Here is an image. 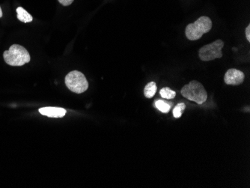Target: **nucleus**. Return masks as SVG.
<instances>
[{
	"mask_svg": "<svg viewBox=\"0 0 250 188\" xmlns=\"http://www.w3.org/2000/svg\"><path fill=\"white\" fill-rule=\"evenodd\" d=\"M3 58L6 64L14 67L24 65L31 60L29 52L19 44H13L10 47L9 50L4 52Z\"/></svg>",
	"mask_w": 250,
	"mask_h": 188,
	"instance_id": "f257e3e1",
	"label": "nucleus"
},
{
	"mask_svg": "<svg viewBox=\"0 0 250 188\" xmlns=\"http://www.w3.org/2000/svg\"><path fill=\"white\" fill-rule=\"evenodd\" d=\"M212 28V21L210 18L202 16L194 23L188 25L185 29L186 37L190 41L200 39L204 34L210 32Z\"/></svg>",
	"mask_w": 250,
	"mask_h": 188,
	"instance_id": "f03ea898",
	"label": "nucleus"
},
{
	"mask_svg": "<svg viewBox=\"0 0 250 188\" xmlns=\"http://www.w3.org/2000/svg\"><path fill=\"white\" fill-rule=\"evenodd\" d=\"M181 95L188 100L196 102L198 104H202L207 101L208 93L206 88L201 83L192 81L181 88Z\"/></svg>",
	"mask_w": 250,
	"mask_h": 188,
	"instance_id": "7ed1b4c3",
	"label": "nucleus"
},
{
	"mask_svg": "<svg viewBox=\"0 0 250 188\" xmlns=\"http://www.w3.org/2000/svg\"><path fill=\"white\" fill-rule=\"evenodd\" d=\"M66 86L74 93L81 94L88 89V83L85 75L81 71H73L65 77Z\"/></svg>",
	"mask_w": 250,
	"mask_h": 188,
	"instance_id": "20e7f679",
	"label": "nucleus"
},
{
	"mask_svg": "<svg viewBox=\"0 0 250 188\" xmlns=\"http://www.w3.org/2000/svg\"><path fill=\"white\" fill-rule=\"evenodd\" d=\"M224 47V42L222 40L215 41L213 43L205 45L199 50V58L202 61L208 62L223 57L222 49Z\"/></svg>",
	"mask_w": 250,
	"mask_h": 188,
	"instance_id": "39448f33",
	"label": "nucleus"
},
{
	"mask_svg": "<svg viewBox=\"0 0 250 188\" xmlns=\"http://www.w3.org/2000/svg\"><path fill=\"white\" fill-rule=\"evenodd\" d=\"M245 75L244 73L235 68H231L226 71L225 74L224 81L226 84L230 85H241L244 83Z\"/></svg>",
	"mask_w": 250,
	"mask_h": 188,
	"instance_id": "423d86ee",
	"label": "nucleus"
},
{
	"mask_svg": "<svg viewBox=\"0 0 250 188\" xmlns=\"http://www.w3.org/2000/svg\"><path fill=\"white\" fill-rule=\"evenodd\" d=\"M39 113L50 118H62L66 115V110L60 107H43L39 109Z\"/></svg>",
	"mask_w": 250,
	"mask_h": 188,
	"instance_id": "0eeeda50",
	"label": "nucleus"
},
{
	"mask_svg": "<svg viewBox=\"0 0 250 188\" xmlns=\"http://www.w3.org/2000/svg\"><path fill=\"white\" fill-rule=\"evenodd\" d=\"M16 12L18 19L21 21V22H22V23H31L33 21L32 15L28 13L26 10L22 8V7H18L16 9Z\"/></svg>",
	"mask_w": 250,
	"mask_h": 188,
	"instance_id": "6e6552de",
	"label": "nucleus"
},
{
	"mask_svg": "<svg viewBox=\"0 0 250 188\" xmlns=\"http://www.w3.org/2000/svg\"><path fill=\"white\" fill-rule=\"evenodd\" d=\"M157 84L154 82H150L146 85L144 89L145 96L147 98H151L155 95L157 92Z\"/></svg>",
	"mask_w": 250,
	"mask_h": 188,
	"instance_id": "1a4fd4ad",
	"label": "nucleus"
},
{
	"mask_svg": "<svg viewBox=\"0 0 250 188\" xmlns=\"http://www.w3.org/2000/svg\"><path fill=\"white\" fill-rule=\"evenodd\" d=\"M162 98H166V99H173L176 96V92L175 91L172 90L171 88L168 87H164L160 91Z\"/></svg>",
	"mask_w": 250,
	"mask_h": 188,
	"instance_id": "9d476101",
	"label": "nucleus"
},
{
	"mask_svg": "<svg viewBox=\"0 0 250 188\" xmlns=\"http://www.w3.org/2000/svg\"><path fill=\"white\" fill-rule=\"evenodd\" d=\"M155 106L160 111L164 113H168L171 109V104H168V103L162 100H157L155 102Z\"/></svg>",
	"mask_w": 250,
	"mask_h": 188,
	"instance_id": "9b49d317",
	"label": "nucleus"
},
{
	"mask_svg": "<svg viewBox=\"0 0 250 188\" xmlns=\"http://www.w3.org/2000/svg\"><path fill=\"white\" fill-rule=\"evenodd\" d=\"M185 109H186V105H185V103H180L177 104L176 106H175L173 109L174 117H175V119L181 118V116H182V113H183Z\"/></svg>",
	"mask_w": 250,
	"mask_h": 188,
	"instance_id": "f8f14e48",
	"label": "nucleus"
},
{
	"mask_svg": "<svg viewBox=\"0 0 250 188\" xmlns=\"http://www.w3.org/2000/svg\"><path fill=\"white\" fill-rule=\"evenodd\" d=\"M58 1L61 5H64V6H68L73 3L74 0H58Z\"/></svg>",
	"mask_w": 250,
	"mask_h": 188,
	"instance_id": "ddd939ff",
	"label": "nucleus"
},
{
	"mask_svg": "<svg viewBox=\"0 0 250 188\" xmlns=\"http://www.w3.org/2000/svg\"><path fill=\"white\" fill-rule=\"evenodd\" d=\"M246 37H247V41L250 42V25H248L245 29Z\"/></svg>",
	"mask_w": 250,
	"mask_h": 188,
	"instance_id": "4468645a",
	"label": "nucleus"
},
{
	"mask_svg": "<svg viewBox=\"0 0 250 188\" xmlns=\"http://www.w3.org/2000/svg\"><path fill=\"white\" fill-rule=\"evenodd\" d=\"M2 15H3V14H2V8L0 7V18H2Z\"/></svg>",
	"mask_w": 250,
	"mask_h": 188,
	"instance_id": "2eb2a0df",
	"label": "nucleus"
}]
</instances>
